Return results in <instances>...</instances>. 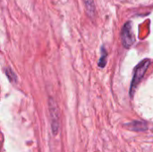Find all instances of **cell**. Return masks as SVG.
Listing matches in <instances>:
<instances>
[{
	"instance_id": "6da1fadb",
	"label": "cell",
	"mask_w": 153,
	"mask_h": 152,
	"mask_svg": "<svg viewBox=\"0 0 153 152\" xmlns=\"http://www.w3.org/2000/svg\"><path fill=\"white\" fill-rule=\"evenodd\" d=\"M49 106V114H50V120H51V127L54 134H56L59 129V115H58V109L56 102L53 99H49L48 101Z\"/></svg>"
},
{
	"instance_id": "7a4b0ae2",
	"label": "cell",
	"mask_w": 153,
	"mask_h": 152,
	"mask_svg": "<svg viewBox=\"0 0 153 152\" xmlns=\"http://www.w3.org/2000/svg\"><path fill=\"white\" fill-rule=\"evenodd\" d=\"M149 65H150V60H144L143 63H141L137 66V68L135 70L134 77V80H133V83H132V89H133V87H135L136 84L140 82V80L143 76L145 71L147 70Z\"/></svg>"
}]
</instances>
